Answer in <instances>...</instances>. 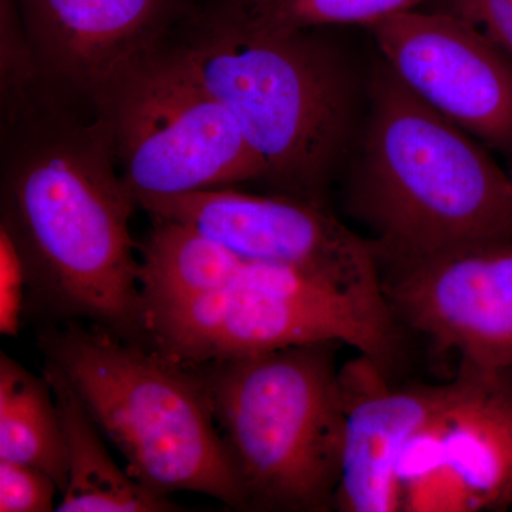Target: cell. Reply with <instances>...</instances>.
I'll use <instances>...</instances> for the list:
<instances>
[{
	"instance_id": "9a60e30c",
	"label": "cell",
	"mask_w": 512,
	"mask_h": 512,
	"mask_svg": "<svg viewBox=\"0 0 512 512\" xmlns=\"http://www.w3.org/2000/svg\"><path fill=\"white\" fill-rule=\"evenodd\" d=\"M0 460L28 464L67 485L66 441L59 407L45 375L37 377L0 353Z\"/></svg>"
},
{
	"instance_id": "5bb4252c",
	"label": "cell",
	"mask_w": 512,
	"mask_h": 512,
	"mask_svg": "<svg viewBox=\"0 0 512 512\" xmlns=\"http://www.w3.org/2000/svg\"><path fill=\"white\" fill-rule=\"evenodd\" d=\"M55 394L66 441L67 485L59 512H170V497L151 493L110 456L104 434L66 375L46 360L43 369Z\"/></svg>"
},
{
	"instance_id": "7a4b0ae2",
	"label": "cell",
	"mask_w": 512,
	"mask_h": 512,
	"mask_svg": "<svg viewBox=\"0 0 512 512\" xmlns=\"http://www.w3.org/2000/svg\"><path fill=\"white\" fill-rule=\"evenodd\" d=\"M352 212L375 235L380 269L483 239L512 238L510 177L467 131L383 63Z\"/></svg>"
},
{
	"instance_id": "52a82bcc",
	"label": "cell",
	"mask_w": 512,
	"mask_h": 512,
	"mask_svg": "<svg viewBox=\"0 0 512 512\" xmlns=\"http://www.w3.org/2000/svg\"><path fill=\"white\" fill-rule=\"evenodd\" d=\"M101 109L134 198L264 180V164L237 121L174 49L163 47L128 74Z\"/></svg>"
},
{
	"instance_id": "8fae6325",
	"label": "cell",
	"mask_w": 512,
	"mask_h": 512,
	"mask_svg": "<svg viewBox=\"0 0 512 512\" xmlns=\"http://www.w3.org/2000/svg\"><path fill=\"white\" fill-rule=\"evenodd\" d=\"M40 79L94 101L165 47L183 0H18Z\"/></svg>"
},
{
	"instance_id": "30bf717a",
	"label": "cell",
	"mask_w": 512,
	"mask_h": 512,
	"mask_svg": "<svg viewBox=\"0 0 512 512\" xmlns=\"http://www.w3.org/2000/svg\"><path fill=\"white\" fill-rule=\"evenodd\" d=\"M384 63L448 120L512 153V60L466 20L410 10L367 28Z\"/></svg>"
},
{
	"instance_id": "e0dca14e",
	"label": "cell",
	"mask_w": 512,
	"mask_h": 512,
	"mask_svg": "<svg viewBox=\"0 0 512 512\" xmlns=\"http://www.w3.org/2000/svg\"><path fill=\"white\" fill-rule=\"evenodd\" d=\"M56 493L53 478L39 468L0 460V511H56Z\"/></svg>"
},
{
	"instance_id": "6da1fadb",
	"label": "cell",
	"mask_w": 512,
	"mask_h": 512,
	"mask_svg": "<svg viewBox=\"0 0 512 512\" xmlns=\"http://www.w3.org/2000/svg\"><path fill=\"white\" fill-rule=\"evenodd\" d=\"M2 224L26 271V295L57 320L146 342V305L130 218L99 104L40 80L3 114Z\"/></svg>"
},
{
	"instance_id": "7c38bea8",
	"label": "cell",
	"mask_w": 512,
	"mask_h": 512,
	"mask_svg": "<svg viewBox=\"0 0 512 512\" xmlns=\"http://www.w3.org/2000/svg\"><path fill=\"white\" fill-rule=\"evenodd\" d=\"M446 412L417 440L406 483L440 477L457 511L512 508V375L461 362ZM413 485V487H416Z\"/></svg>"
},
{
	"instance_id": "5b68a950",
	"label": "cell",
	"mask_w": 512,
	"mask_h": 512,
	"mask_svg": "<svg viewBox=\"0 0 512 512\" xmlns=\"http://www.w3.org/2000/svg\"><path fill=\"white\" fill-rule=\"evenodd\" d=\"M39 349L73 384L137 483L163 497L188 491L245 511L237 474L190 365L79 320L42 330Z\"/></svg>"
},
{
	"instance_id": "4fadbf2b",
	"label": "cell",
	"mask_w": 512,
	"mask_h": 512,
	"mask_svg": "<svg viewBox=\"0 0 512 512\" xmlns=\"http://www.w3.org/2000/svg\"><path fill=\"white\" fill-rule=\"evenodd\" d=\"M382 370L370 362L367 383H349L342 372L346 397L345 441L336 510L403 511L402 468L421 434L453 402L457 376L446 384L390 387Z\"/></svg>"
},
{
	"instance_id": "2e32d148",
	"label": "cell",
	"mask_w": 512,
	"mask_h": 512,
	"mask_svg": "<svg viewBox=\"0 0 512 512\" xmlns=\"http://www.w3.org/2000/svg\"><path fill=\"white\" fill-rule=\"evenodd\" d=\"M430 0H228L249 22L269 29L305 30L362 25L416 10Z\"/></svg>"
},
{
	"instance_id": "9c48e42d",
	"label": "cell",
	"mask_w": 512,
	"mask_h": 512,
	"mask_svg": "<svg viewBox=\"0 0 512 512\" xmlns=\"http://www.w3.org/2000/svg\"><path fill=\"white\" fill-rule=\"evenodd\" d=\"M380 272L400 326L467 365L512 375V238L454 245Z\"/></svg>"
},
{
	"instance_id": "ba28073f",
	"label": "cell",
	"mask_w": 512,
	"mask_h": 512,
	"mask_svg": "<svg viewBox=\"0 0 512 512\" xmlns=\"http://www.w3.org/2000/svg\"><path fill=\"white\" fill-rule=\"evenodd\" d=\"M136 202L151 218L188 225L247 261L292 266L384 293L372 242L350 231L323 202L229 187L170 197L141 195Z\"/></svg>"
},
{
	"instance_id": "3957f363",
	"label": "cell",
	"mask_w": 512,
	"mask_h": 512,
	"mask_svg": "<svg viewBox=\"0 0 512 512\" xmlns=\"http://www.w3.org/2000/svg\"><path fill=\"white\" fill-rule=\"evenodd\" d=\"M174 52L237 121L279 194L322 201L348 144L352 89L312 29L255 25L225 3Z\"/></svg>"
},
{
	"instance_id": "ffe728a7",
	"label": "cell",
	"mask_w": 512,
	"mask_h": 512,
	"mask_svg": "<svg viewBox=\"0 0 512 512\" xmlns=\"http://www.w3.org/2000/svg\"><path fill=\"white\" fill-rule=\"evenodd\" d=\"M508 177H510L511 187H512V173L510 175H508Z\"/></svg>"
},
{
	"instance_id": "277c9868",
	"label": "cell",
	"mask_w": 512,
	"mask_h": 512,
	"mask_svg": "<svg viewBox=\"0 0 512 512\" xmlns=\"http://www.w3.org/2000/svg\"><path fill=\"white\" fill-rule=\"evenodd\" d=\"M338 342L187 363L207 396L245 511L325 512L342 474Z\"/></svg>"
},
{
	"instance_id": "8992f818",
	"label": "cell",
	"mask_w": 512,
	"mask_h": 512,
	"mask_svg": "<svg viewBox=\"0 0 512 512\" xmlns=\"http://www.w3.org/2000/svg\"><path fill=\"white\" fill-rule=\"evenodd\" d=\"M146 342L183 363L338 342L387 376L403 348L384 293L247 259L222 291L146 306Z\"/></svg>"
},
{
	"instance_id": "d6986e66",
	"label": "cell",
	"mask_w": 512,
	"mask_h": 512,
	"mask_svg": "<svg viewBox=\"0 0 512 512\" xmlns=\"http://www.w3.org/2000/svg\"><path fill=\"white\" fill-rule=\"evenodd\" d=\"M26 271L15 242L0 228V333L19 335L26 306Z\"/></svg>"
},
{
	"instance_id": "ac0fdd59",
	"label": "cell",
	"mask_w": 512,
	"mask_h": 512,
	"mask_svg": "<svg viewBox=\"0 0 512 512\" xmlns=\"http://www.w3.org/2000/svg\"><path fill=\"white\" fill-rule=\"evenodd\" d=\"M434 12L466 20L512 60V0H430Z\"/></svg>"
}]
</instances>
